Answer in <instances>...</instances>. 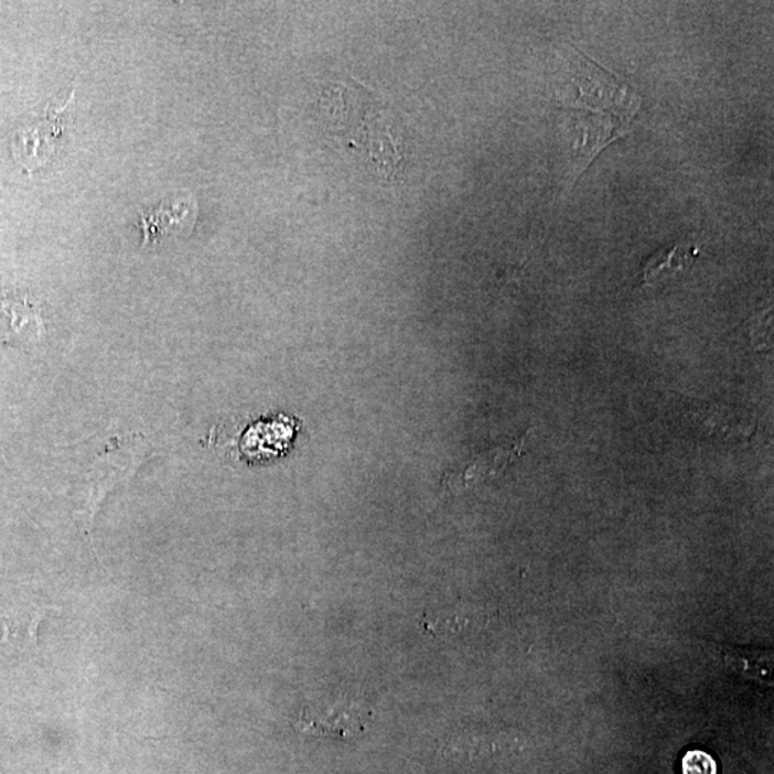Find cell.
Listing matches in <instances>:
<instances>
[{
	"label": "cell",
	"mask_w": 774,
	"mask_h": 774,
	"mask_svg": "<svg viewBox=\"0 0 774 774\" xmlns=\"http://www.w3.org/2000/svg\"><path fill=\"white\" fill-rule=\"evenodd\" d=\"M74 90L68 99L61 104H50L31 122L14 131L12 148L19 164L28 171L46 165L55 154L57 138L64 132L69 105L74 100Z\"/></svg>",
	"instance_id": "cell-1"
},
{
	"label": "cell",
	"mask_w": 774,
	"mask_h": 774,
	"mask_svg": "<svg viewBox=\"0 0 774 774\" xmlns=\"http://www.w3.org/2000/svg\"><path fill=\"white\" fill-rule=\"evenodd\" d=\"M298 729L310 734L355 738L366 729L365 713L351 705H318L301 711Z\"/></svg>",
	"instance_id": "cell-2"
},
{
	"label": "cell",
	"mask_w": 774,
	"mask_h": 774,
	"mask_svg": "<svg viewBox=\"0 0 774 774\" xmlns=\"http://www.w3.org/2000/svg\"><path fill=\"white\" fill-rule=\"evenodd\" d=\"M197 218V203L193 194L181 193L175 197L165 200L154 212L142 217L140 227L142 228L146 241L157 240L162 234L171 232L172 228H191Z\"/></svg>",
	"instance_id": "cell-3"
},
{
	"label": "cell",
	"mask_w": 774,
	"mask_h": 774,
	"mask_svg": "<svg viewBox=\"0 0 774 774\" xmlns=\"http://www.w3.org/2000/svg\"><path fill=\"white\" fill-rule=\"evenodd\" d=\"M725 668L743 680L762 687H773L774 656L772 649L720 645Z\"/></svg>",
	"instance_id": "cell-4"
},
{
	"label": "cell",
	"mask_w": 774,
	"mask_h": 774,
	"mask_svg": "<svg viewBox=\"0 0 774 774\" xmlns=\"http://www.w3.org/2000/svg\"><path fill=\"white\" fill-rule=\"evenodd\" d=\"M525 438L516 442L510 448H495L492 451L481 453L480 456L473 459L470 465L458 477H453L456 490H466V487L484 484L486 481L494 480L515 461L523 452Z\"/></svg>",
	"instance_id": "cell-5"
},
{
	"label": "cell",
	"mask_w": 774,
	"mask_h": 774,
	"mask_svg": "<svg viewBox=\"0 0 774 774\" xmlns=\"http://www.w3.org/2000/svg\"><path fill=\"white\" fill-rule=\"evenodd\" d=\"M696 257V246L690 243H677L664 247L649 257L643 267L644 283L652 287L676 279L681 272L690 269Z\"/></svg>",
	"instance_id": "cell-6"
},
{
	"label": "cell",
	"mask_w": 774,
	"mask_h": 774,
	"mask_svg": "<svg viewBox=\"0 0 774 774\" xmlns=\"http://www.w3.org/2000/svg\"><path fill=\"white\" fill-rule=\"evenodd\" d=\"M0 319L8 323V334H25V326H41L40 313L26 301L3 300L0 303Z\"/></svg>",
	"instance_id": "cell-7"
},
{
	"label": "cell",
	"mask_w": 774,
	"mask_h": 774,
	"mask_svg": "<svg viewBox=\"0 0 774 774\" xmlns=\"http://www.w3.org/2000/svg\"><path fill=\"white\" fill-rule=\"evenodd\" d=\"M682 774H717L714 759L701 750H690L682 759Z\"/></svg>",
	"instance_id": "cell-8"
}]
</instances>
